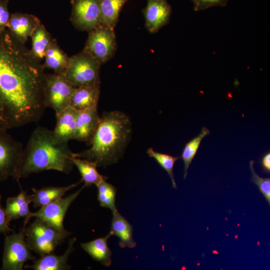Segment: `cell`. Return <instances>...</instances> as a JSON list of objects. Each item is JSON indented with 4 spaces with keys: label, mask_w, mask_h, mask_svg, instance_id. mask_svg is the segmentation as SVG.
<instances>
[{
    "label": "cell",
    "mask_w": 270,
    "mask_h": 270,
    "mask_svg": "<svg viewBox=\"0 0 270 270\" xmlns=\"http://www.w3.org/2000/svg\"><path fill=\"white\" fill-rule=\"evenodd\" d=\"M41 23L35 16L26 13L11 14L6 29L16 40L24 44Z\"/></svg>",
    "instance_id": "obj_13"
},
{
    "label": "cell",
    "mask_w": 270,
    "mask_h": 270,
    "mask_svg": "<svg viewBox=\"0 0 270 270\" xmlns=\"http://www.w3.org/2000/svg\"><path fill=\"white\" fill-rule=\"evenodd\" d=\"M32 46L30 52L38 60L44 59L48 47L54 38L43 24L40 23L30 36Z\"/></svg>",
    "instance_id": "obj_25"
},
{
    "label": "cell",
    "mask_w": 270,
    "mask_h": 270,
    "mask_svg": "<svg viewBox=\"0 0 270 270\" xmlns=\"http://www.w3.org/2000/svg\"><path fill=\"white\" fill-rule=\"evenodd\" d=\"M261 166L264 172L270 174V152L266 153L260 160Z\"/></svg>",
    "instance_id": "obj_33"
},
{
    "label": "cell",
    "mask_w": 270,
    "mask_h": 270,
    "mask_svg": "<svg viewBox=\"0 0 270 270\" xmlns=\"http://www.w3.org/2000/svg\"><path fill=\"white\" fill-rule=\"evenodd\" d=\"M254 162L250 160V166L252 172L251 180L256 185L263 194L268 204H270V178H263L258 176L254 168Z\"/></svg>",
    "instance_id": "obj_29"
},
{
    "label": "cell",
    "mask_w": 270,
    "mask_h": 270,
    "mask_svg": "<svg viewBox=\"0 0 270 270\" xmlns=\"http://www.w3.org/2000/svg\"><path fill=\"white\" fill-rule=\"evenodd\" d=\"M78 112L77 110L70 106L56 114V124L52 130L54 136L58 140L66 142L74 140Z\"/></svg>",
    "instance_id": "obj_17"
},
{
    "label": "cell",
    "mask_w": 270,
    "mask_h": 270,
    "mask_svg": "<svg viewBox=\"0 0 270 270\" xmlns=\"http://www.w3.org/2000/svg\"><path fill=\"white\" fill-rule=\"evenodd\" d=\"M70 20L78 30L90 32L100 24V0H71Z\"/></svg>",
    "instance_id": "obj_11"
},
{
    "label": "cell",
    "mask_w": 270,
    "mask_h": 270,
    "mask_svg": "<svg viewBox=\"0 0 270 270\" xmlns=\"http://www.w3.org/2000/svg\"><path fill=\"white\" fill-rule=\"evenodd\" d=\"M98 188V200L100 206L110 209L112 212L117 210L116 205V188L112 184L102 181L96 186Z\"/></svg>",
    "instance_id": "obj_27"
},
{
    "label": "cell",
    "mask_w": 270,
    "mask_h": 270,
    "mask_svg": "<svg viewBox=\"0 0 270 270\" xmlns=\"http://www.w3.org/2000/svg\"><path fill=\"white\" fill-rule=\"evenodd\" d=\"M32 195L28 194L20 186V193L16 196L9 197L6 200L5 209L6 215L8 222L20 218H24V226L29 220L32 212L29 209V205L32 202Z\"/></svg>",
    "instance_id": "obj_16"
},
{
    "label": "cell",
    "mask_w": 270,
    "mask_h": 270,
    "mask_svg": "<svg viewBox=\"0 0 270 270\" xmlns=\"http://www.w3.org/2000/svg\"><path fill=\"white\" fill-rule=\"evenodd\" d=\"M132 133V122L127 114L118 110L104 112L88 143L90 147L73 156L92 162L97 167L116 164L122 158Z\"/></svg>",
    "instance_id": "obj_3"
},
{
    "label": "cell",
    "mask_w": 270,
    "mask_h": 270,
    "mask_svg": "<svg viewBox=\"0 0 270 270\" xmlns=\"http://www.w3.org/2000/svg\"><path fill=\"white\" fill-rule=\"evenodd\" d=\"M100 120L98 107L78 111L74 140L89 143L96 130Z\"/></svg>",
    "instance_id": "obj_14"
},
{
    "label": "cell",
    "mask_w": 270,
    "mask_h": 270,
    "mask_svg": "<svg viewBox=\"0 0 270 270\" xmlns=\"http://www.w3.org/2000/svg\"><path fill=\"white\" fill-rule=\"evenodd\" d=\"M128 0H100V24L114 29L121 10Z\"/></svg>",
    "instance_id": "obj_24"
},
{
    "label": "cell",
    "mask_w": 270,
    "mask_h": 270,
    "mask_svg": "<svg viewBox=\"0 0 270 270\" xmlns=\"http://www.w3.org/2000/svg\"><path fill=\"white\" fill-rule=\"evenodd\" d=\"M193 4L194 10H204L215 6H225L230 0H190Z\"/></svg>",
    "instance_id": "obj_30"
},
{
    "label": "cell",
    "mask_w": 270,
    "mask_h": 270,
    "mask_svg": "<svg viewBox=\"0 0 270 270\" xmlns=\"http://www.w3.org/2000/svg\"><path fill=\"white\" fill-rule=\"evenodd\" d=\"M146 153L150 157L154 158L161 167L167 172L171 180L173 188H176L177 186L174 178L173 168L174 164L178 160V157L158 152L155 151L152 148H148Z\"/></svg>",
    "instance_id": "obj_28"
},
{
    "label": "cell",
    "mask_w": 270,
    "mask_h": 270,
    "mask_svg": "<svg viewBox=\"0 0 270 270\" xmlns=\"http://www.w3.org/2000/svg\"><path fill=\"white\" fill-rule=\"evenodd\" d=\"M82 182L81 180L80 182L66 186H46L38 189L32 188V203L34 207L40 208L60 198L67 192L76 187Z\"/></svg>",
    "instance_id": "obj_20"
},
{
    "label": "cell",
    "mask_w": 270,
    "mask_h": 270,
    "mask_svg": "<svg viewBox=\"0 0 270 270\" xmlns=\"http://www.w3.org/2000/svg\"><path fill=\"white\" fill-rule=\"evenodd\" d=\"M23 228L28 246L40 256L54 252L70 236L38 218Z\"/></svg>",
    "instance_id": "obj_4"
},
{
    "label": "cell",
    "mask_w": 270,
    "mask_h": 270,
    "mask_svg": "<svg viewBox=\"0 0 270 270\" xmlns=\"http://www.w3.org/2000/svg\"><path fill=\"white\" fill-rule=\"evenodd\" d=\"M72 160L81 175L82 180L84 182L85 187H90L94 184L96 186L102 181L106 180V176L98 172L94 163L74 156Z\"/></svg>",
    "instance_id": "obj_23"
},
{
    "label": "cell",
    "mask_w": 270,
    "mask_h": 270,
    "mask_svg": "<svg viewBox=\"0 0 270 270\" xmlns=\"http://www.w3.org/2000/svg\"><path fill=\"white\" fill-rule=\"evenodd\" d=\"M8 0H0V32L6 29L11 14L8 8Z\"/></svg>",
    "instance_id": "obj_31"
},
{
    "label": "cell",
    "mask_w": 270,
    "mask_h": 270,
    "mask_svg": "<svg viewBox=\"0 0 270 270\" xmlns=\"http://www.w3.org/2000/svg\"><path fill=\"white\" fill-rule=\"evenodd\" d=\"M44 68L7 29L0 32V130L38 122L46 106Z\"/></svg>",
    "instance_id": "obj_1"
},
{
    "label": "cell",
    "mask_w": 270,
    "mask_h": 270,
    "mask_svg": "<svg viewBox=\"0 0 270 270\" xmlns=\"http://www.w3.org/2000/svg\"><path fill=\"white\" fill-rule=\"evenodd\" d=\"M73 154L68 142L58 140L52 130L38 126L24 150L14 179L18 182L32 174L51 170L69 174L74 166Z\"/></svg>",
    "instance_id": "obj_2"
},
{
    "label": "cell",
    "mask_w": 270,
    "mask_h": 270,
    "mask_svg": "<svg viewBox=\"0 0 270 270\" xmlns=\"http://www.w3.org/2000/svg\"><path fill=\"white\" fill-rule=\"evenodd\" d=\"M210 134V131L206 127H203L201 129L200 132L197 136L185 144L181 156L180 157L184 163V179L186 178L189 166L198 152L202 140L205 136L209 135Z\"/></svg>",
    "instance_id": "obj_26"
},
{
    "label": "cell",
    "mask_w": 270,
    "mask_h": 270,
    "mask_svg": "<svg viewBox=\"0 0 270 270\" xmlns=\"http://www.w3.org/2000/svg\"><path fill=\"white\" fill-rule=\"evenodd\" d=\"M22 144L12 138L6 130H0V182L14 179L24 152Z\"/></svg>",
    "instance_id": "obj_9"
},
{
    "label": "cell",
    "mask_w": 270,
    "mask_h": 270,
    "mask_svg": "<svg viewBox=\"0 0 270 270\" xmlns=\"http://www.w3.org/2000/svg\"><path fill=\"white\" fill-rule=\"evenodd\" d=\"M100 94V84L76 88L71 98L70 106L78 111L98 107Z\"/></svg>",
    "instance_id": "obj_19"
},
{
    "label": "cell",
    "mask_w": 270,
    "mask_h": 270,
    "mask_svg": "<svg viewBox=\"0 0 270 270\" xmlns=\"http://www.w3.org/2000/svg\"><path fill=\"white\" fill-rule=\"evenodd\" d=\"M142 13L146 28L150 33L154 34L168 23L172 7L167 0H147Z\"/></svg>",
    "instance_id": "obj_12"
},
{
    "label": "cell",
    "mask_w": 270,
    "mask_h": 270,
    "mask_svg": "<svg viewBox=\"0 0 270 270\" xmlns=\"http://www.w3.org/2000/svg\"><path fill=\"white\" fill-rule=\"evenodd\" d=\"M76 240V238L69 240L68 245L64 254L58 256L52 252L40 256L34 260L32 265H26V268L34 270H68L71 268L68 264V258L74 250V244Z\"/></svg>",
    "instance_id": "obj_15"
},
{
    "label": "cell",
    "mask_w": 270,
    "mask_h": 270,
    "mask_svg": "<svg viewBox=\"0 0 270 270\" xmlns=\"http://www.w3.org/2000/svg\"><path fill=\"white\" fill-rule=\"evenodd\" d=\"M76 88L62 73L45 74L44 99L46 108H52L56 114L70 106V100Z\"/></svg>",
    "instance_id": "obj_6"
},
{
    "label": "cell",
    "mask_w": 270,
    "mask_h": 270,
    "mask_svg": "<svg viewBox=\"0 0 270 270\" xmlns=\"http://www.w3.org/2000/svg\"><path fill=\"white\" fill-rule=\"evenodd\" d=\"M100 66L95 58L82 50L70 57L68 66L62 74L76 88L100 84Z\"/></svg>",
    "instance_id": "obj_5"
},
{
    "label": "cell",
    "mask_w": 270,
    "mask_h": 270,
    "mask_svg": "<svg viewBox=\"0 0 270 270\" xmlns=\"http://www.w3.org/2000/svg\"><path fill=\"white\" fill-rule=\"evenodd\" d=\"M116 47L114 29L100 24L89 32L83 50L92 56L102 65L112 58Z\"/></svg>",
    "instance_id": "obj_7"
},
{
    "label": "cell",
    "mask_w": 270,
    "mask_h": 270,
    "mask_svg": "<svg viewBox=\"0 0 270 270\" xmlns=\"http://www.w3.org/2000/svg\"><path fill=\"white\" fill-rule=\"evenodd\" d=\"M36 259L26 243L23 228L18 233L6 236L2 270H22L28 260Z\"/></svg>",
    "instance_id": "obj_8"
},
{
    "label": "cell",
    "mask_w": 270,
    "mask_h": 270,
    "mask_svg": "<svg viewBox=\"0 0 270 270\" xmlns=\"http://www.w3.org/2000/svg\"><path fill=\"white\" fill-rule=\"evenodd\" d=\"M1 201L2 196L0 194V234H6L12 230L9 226L10 222L6 218L5 209L3 208Z\"/></svg>",
    "instance_id": "obj_32"
},
{
    "label": "cell",
    "mask_w": 270,
    "mask_h": 270,
    "mask_svg": "<svg viewBox=\"0 0 270 270\" xmlns=\"http://www.w3.org/2000/svg\"><path fill=\"white\" fill-rule=\"evenodd\" d=\"M82 186L76 192L41 206L36 212H32L30 218L35 217L45 220L62 233L70 235L71 232L64 228V220L72 204L84 188Z\"/></svg>",
    "instance_id": "obj_10"
},
{
    "label": "cell",
    "mask_w": 270,
    "mask_h": 270,
    "mask_svg": "<svg viewBox=\"0 0 270 270\" xmlns=\"http://www.w3.org/2000/svg\"><path fill=\"white\" fill-rule=\"evenodd\" d=\"M110 235L108 234L104 237L80 244L82 248L94 260L106 266L112 264V252L108 244Z\"/></svg>",
    "instance_id": "obj_21"
},
{
    "label": "cell",
    "mask_w": 270,
    "mask_h": 270,
    "mask_svg": "<svg viewBox=\"0 0 270 270\" xmlns=\"http://www.w3.org/2000/svg\"><path fill=\"white\" fill-rule=\"evenodd\" d=\"M44 62L42 64L44 68H48L54 73H62L68 64L70 57L58 45L54 39L46 52Z\"/></svg>",
    "instance_id": "obj_22"
},
{
    "label": "cell",
    "mask_w": 270,
    "mask_h": 270,
    "mask_svg": "<svg viewBox=\"0 0 270 270\" xmlns=\"http://www.w3.org/2000/svg\"><path fill=\"white\" fill-rule=\"evenodd\" d=\"M112 214L110 230L108 234L119 238V246L122 248H134L136 244L134 239L132 226L118 210Z\"/></svg>",
    "instance_id": "obj_18"
}]
</instances>
